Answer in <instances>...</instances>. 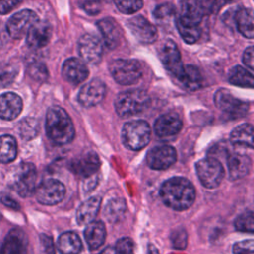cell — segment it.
<instances>
[{
	"mask_svg": "<svg viewBox=\"0 0 254 254\" xmlns=\"http://www.w3.org/2000/svg\"><path fill=\"white\" fill-rule=\"evenodd\" d=\"M215 105L230 115H243L247 112L248 103L233 96L227 89H218L214 95Z\"/></svg>",
	"mask_w": 254,
	"mask_h": 254,
	"instance_id": "cell-13",
	"label": "cell"
},
{
	"mask_svg": "<svg viewBox=\"0 0 254 254\" xmlns=\"http://www.w3.org/2000/svg\"><path fill=\"white\" fill-rule=\"evenodd\" d=\"M195 171L201 185L207 189L217 188L224 176L221 163L215 158H204L195 164Z\"/></svg>",
	"mask_w": 254,
	"mask_h": 254,
	"instance_id": "cell-6",
	"label": "cell"
},
{
	"mask_svg": "<svg viewBox=\"0 0 254 254\" xmlns=\"http://www.w3.org/2000/svg\"><path fill=\"white\" fill-rule=\"evenodd\" d=\"M17 156V142L11 135L0 136V162L10 163Z\"/></svg>",
	"mask_w": 254,
	"mask_h": 254,
	"instance_id": "cell-32",
	"label": "cell"
},
{
	"mask_svg": "<svg viewBox=\"0 0 254 254\" xmlns=\"http://www.w3.org/2000/svg\"><path fill=\"white\" fill-rule=\"evenodd\" d=\"M88 68L85 63L76 58L67 59L62 67V74L64 78L71 84H79L83 82L88 76Z\"/></svg>",
	"mask_w": 254,
	"mask_h": 254,
	"instance_id": "cell-17",
	"label": "cell"
},
{
	"mask_svg": "<svg viewBox=\"0 0 254 254\" xmlns=\"http://www.w3.org/2000/svg\"><path fill=\"white\" fill-rule=\"evenodd\" d=\"M159 57L164 66L178 78L184 68V64L176 43L172 40H166L160 47Z\"/></svg>",
	"mask_w": 254,
	"mask_h": 254,
	"instance_id": "cell-10",
	"label": "cell"
},
{
	"mask_svg": "<svg viewBox=\"0 0 254 254\" xmlns=\"http://www.w3.org/2000/svg\"><path fill=\"white\" fill-rule=\"evenodd\" d=\"M228 80L234 85L247 88H252L254 83L252 72L240 65H235L230 69L228 73Z\"/></svg>",
	"mask_w": 254,
	"mask_h": 254,
	"instance_id": "cell-31",
	"label": "cell"
},
{
	"mask_svg": "<svg viewBox=\"0 0 254 254\" xmlns=\"http://www.w3.org/2000/svg\"><path fill=\"white\" fill-rule=\"evenodd\" d=\"M19 133L26 140L34 138L38 133V124L36 120L31 118L24 119L19 125Z\"/></svg>",
	"mask_w": 254,
	"mask_h": 254,
	"instance_id": "cell-37",
	"label": "cell"
},
{
	"mask_svg": "<svg viewBox=\"0 0 254 254\" xmlns=\"http://www.w3.org/2000/svg\"><path fill=\"white\" fill-rule=\"evenodd\" d=\"M242 61L248 68H250V69L254 68V49L252 46H250L249 48H247L245 50V52L243 54Z\"/></svg>",
	"mask_w": 254,
	"mask_h": 254,
	"instance_id": "cell-45",
	"label": "cell"
},
{
	"mask_svg": "<svg viewBox=\"0 0 254 254\" xmlns=\"http://www.w3.org/2000/svg\"><path fill=\"white\" fill-rule=\"evenodd\" d=\"M105 84L98 78L91 79L79 90L78 102L84 107L94 106L102 101L105 95Z\"/></svg>",
	"mask_w": 254,
	"mask_h": 254,
	"instance_id": "cell-14",
	"label": "cell"
},
{
	"mask_svg": "<svg viewBox=\"0 0 254 254\" xmlns=\"http://www.w3.org/2000/svg\"><path fill=\"white\" fill-rule=\"evenodd\" d=\"M115 254H134V243L132 239L123 237L116 242L114 247Z\"/></svg>",
	"mask_w": 254,
	"mask_h": 254,
	"instance_id": "cell-39",
	"label": "cell"
},
{
	"mask_svg": "<svg viewBox=\"0 0 254 254\" xmlns=\"http://www.w3.org/2000/svg\"><path fill=\"white\" fill-rule=\"evenodd\" d=\"M234 254H254V241L252 239L237 242L233 246Z\"/></svg>",
	"mask_w": 254,
	"mask_h": 254,
	"instance_id": "cell-42",
	"label": "cell"
},
{
	"mask_svg": "<svg viewBox=\"0 0 254 254\" xmlns=\"http://www.w3.org/2000/svg\"><path fill=\"white\" fill-rule=\"evenodd\" d=\"M163 202L178 211L190 208L195 199L193 185L186 178L174 177L163 183L160 189Z\"/></svg>",
	"mask_w": 254,
	"mask_h": 254,
	"instance_id": "cell-1",
	"label": "cell"
},
{
	"mask_svg": "<svg viewBox=\"0 0 254 254\" xmlns=\"http://www.w3.org/2000/svg\"><path fill=\"white\" fill-rule=\"evenodd\" d=\"M37 200L46 205H54L61 202L65 194V188L63 183L56 179L43 181L35 190Z\"/></svg>",
	"mask_w": 254,
	"mask_h": 254,
	"instance_id": "cell-8",
	"label": "cell"
},
{
	"mask_svg": "<svg viewBox=\"0 0 254 254\" xmlns=\"http://www.w3.org/2000/svg\"><path fill=\"white\" fill-rule=\"evenodd\" d=\"M229 179L239 180L248 175L251 169V160L247 155L233 153L227 157Z\"/></svg>",
	"mask_w": 254,
	"mask_h": 254,
	"instance_id": "cell-23",
	"label": "cell"
},
{
	"mask_svg": "<svg viewBox=\"0 0 254 254\" xmlns=\"http://www.w3.org/2000/svg\"><path fill=\"white\" fill-rule=\"evenodd\" d=\"M151 138V128L146 121L133 120L127 122L122 129V141L124 145L133 151L146 147Z\"/></svg>",
	"mask_w": 254,
	"mask_h": 254,
	"instance_id": "cell-4",
	"label": "cell"
},
{
	"mask_svg": "<svg viewBox=\"0 0 254 254\" xmlns=\"http://www.w3.org/2000/svg\"><path fill=\"white\" fill-rule=\"evenodd\" d=\"M102 1L104 0H79V5L87 14L95 15L101 10Z\"/></svg>",
	"mask_w": 254,
	"mask_h": 254,
	"instance_id": "cell-41",
	"label": "cell"
},
{
	"mask_svg": "<svg viewBox=\"0 0 254 254\" xmlns=\"http://www.w3.org/2000/svg\"><path fill=\"white\" fill-rule=\"evenodd\" d=\"M0 254H28V238L21 229H12L5 237Z\"/></svg>",
	"mask_w": 254,
	"mask_h": 254,
	"instance_id": "cell-18",
	"label": "cell"
},
{
	"mask_svg": "<svg viewBox=\"0 0 254 254\" xmlns=\"http://www.w3.org/2000/svg\"><path fill=\"white\" fill-rule=\"evenodd\" d=\"M176 25L181 37L184 39L186 43L193 44L198 40L200 36V29L198 25H191L186 23L182 21L180 18L177 20Z\"/></svg>",
	"mask_w": 254,
	"mask_h": 254,
	"instance_id": "cell-34",
	"label": "cell"
},
{
	"mask_svg": "<svg viewBox=\"0 0 254 254\" xmlns=\"http://www.w3.org/2000/svg\"><path fill=\"white\" fill-rule=\"evenodd\" d=\"M99 254H115L113 247H107L103 251H101Z\"/></svg>",
	"mask_w": 254,
	"mask_h": 254,
	"instance_id": "cell-48",
	"label": "cell"
},
{
	"mask_svg": "<svg viewBox=\"0 0 254 254\" xmlns=\"http://www.w3.org/2000/svg\"><path fill=\"white\" fill-rule=\"evenodd\" d=\"M182 127L183 122L179 115L175 113H167L160 116L154 124L155 133L161 138L171 137L178 134Z\"/></svg>",
	"mask_w": 254,
	"mask_h": 254,
	"instance_id": "cell-20",
	"label": "cell"
},
{
	"mask_svg": "<svg viewBox=\"0 0 254 254\" xmlns=\"http://www.w3.org/2000/svg\"><path fill=\"white\" fill-rule=\"evenodd\" d=\"M234 226L239 231L252 233L254 231V217L252 211H246L240 214L235 219Z\"/></svg>",
	"mask_w": 254,
	"mask_h": 254,
	"instance_id": "cell-35",
	"label": "cell"
},
{
	"mask_svg": "<svg viewBox=\"0 0 254 254\" xmlns=\"http://www.w3.org/2000/svg\"><path fill=\"white\" fill-rule=\"evenodd\" d=\"M98 30L102 36L103 43L108 49H114L119 45L121 38V30L116 21L106 17L97 22Z\"/></svg>",
	"mask_w": 254,
	"mask_h": 254,
	"instance_id": "cell-21",
	"label": "cell"
},
{
	"mask_svg": "<svg viewBox=\"0 0 254 254\" xmlns=\"http://www.w3.org/2000/svg\"><path fill=\"white\" fill-rule=\"evenodd\" d=\"M0 247H1V245H0Z\"/></svg>",
	"mask_w": 254,
	"mask_h": 254,
	"instance_id": "cell-50",
	"label": "cell"
},
{
	"mask_svg": "<svg viewBox=\"0 0 254 254\" xmlns=\"http://www.w3.org/2000/svg\"><path fill=\"white\" fill-rule=\"evenodd\" d=\"M151 103L148 93L141 89H131L119 93L114 101L116 113L121 117H129L146 110Z\"/></svg>",
	"mask_w": 254,
	"mask_h": 254,
	"instance_id": "cell-3",
	"label": "cell"
},
{
	"mask_svg": "<svg viewBox=\"0 0 254 254\" xmlns=\"http://www.w3.org/2000/svg\"><path fill=\"white\" fill-rule=\"evenodd\" d=\"M106 237L105 225L101 221H91L89 222L84 230V238L91 250L100 247Z\"/></svg>",
	"mask_w": 254,
	"mask_h": 254,
	"instance_id": "cell-26",
	"label": "cell"
},
{
	"mask_svg": "<svg viewBox=\"0 0 254 254\" xmlns=\"http://www.w3.org/2000/svg\"><path fill=\"white\" fill-rule=\"evenodd\" d=\"M116 8L124 14H133L143 7L142 0H113Z\"/></svg>",
	"mask_w": 254,
	"mask_h": 254,
	"instance_id": "cell-36",
	"label": "cell"
},
{
	"mask_svg": "<svg viewBox=\"0 0 254 254\" xmlns=\"http://www.w3.org/2000/svg\"><path fill=\"white\" fill-rule=\"evenodd\" d=\"M176 160V150L169 145L154 147L147 155V164L154 170H166L171 167Z\"/></svg>",
	"mask_w": 254,
	"mask_h": 254,
	"instance_id": "cell-12",
	"label": "cell"
},
{
	"mask_svg": "<svg viewBox=\"0 0 254 254\" xmlns=\"http://www.w3.org/2000/svg\"><path fill=\"white\" fill-rule=\"evenodd\" d=\"M175 7L170 3H164L154 10V17L159 22H168L175 16Z\"/></svg>",
	"mask_w": 254,
	"mask_h": 254,
	"instance_id": "cell-38",
	"label": "cell"
},
{
	"mask_svg": "<svg viewBox=\"0 0 254 254\" xmlns=\"http://www.w3.org/2000/svg\"><path fill=\"white\" fill-rule=\"evenodd\" d=\"M127 26L132 35L143 44H151L156 41L157 29L143 16H135L127 22Z\"/></svg>",
	"mask_w": 254,
	"mask_h": 254,
	"instance_id": "cell-15",
	"label": "cell"
},
{
	"mask_svg": "<svg viewBox=\"0 0 254 254\" xmlns=\"http://www.w3.org/2000/svg\"><path fill=\"white\" fill-rule=\"evenodd\" d=\"M57 246L61 254H79L82 243L76 233L66 231L59 237Z\"/></svg>",
	"mask_w": 254,
	"mask_h": 254,
	"instance_id": "cell-27",
	"label": "cell"
},
{
	"mask_svg": "<svg viewBox=\"0 0 254 254\" xmlns=\"http://www.w3.org/2000/svg\"><path fill=\"white\" fill-rule=\"evenodd\" d=\"M48 137L58 145H65L74 138V126L67 112L59 106L51 107L46 116Z\"/></svg>",
	"mask_w": 254,
	"mask_h": 254,
	"instance_id": "cell-2",
	"label": "cell"
},
{
	"mask_svg": "<svg viewBox=\"0 0 254 254\" xmlns=\"http://www.w3.org/2000/svg\"><path fill=\"white\" fill-rule=\"evenodd\" d=\"M36 180L37 171L35 166L31 163H22L14 174L12 186L19 195L27 197L35 192Z\"/></svg>",
	"mask_w": 254,
	"mask_h": 254,
	"instance_id": "cell-7",
	"label": "cell"
},
{
	"mask_svg": "<svg viewBox=\"0 0 254 254\" xmlns=\"http://www.w3.org/2000/svg\"><path fill=\"white\" fill-rule=\"evenodd\" d=\"M1 201L2 203H4L6 206H9V207H12L14 209H19V204L13 200L11 197L7 196V195H4L1 197Z\"/></svg>",
	"mask_w": 254,
	"mask_h": 254,
	"instance_id": "cell-46",
	"label": "cell"
},
{
	"mask_svg": "<svg viewBox=\"0 0 254 254\" xmlns=\"http://www.w3.org/2000/svg\"><path fill=\"white\" fill-rule=\"evenodd\" d=\"M126 210V202L123 198H112L104 206V216L109 222L118 221Z\"/></svg>",
	"mask_w": 254,
	"mask_h": 254,
	"instance_id": "cell-33",
	"label": "cell"
},
{
	"mask_svg": "<svg viewBox=\"0 0 254 254\" xmlns=\"http://www.w3.org/2000/svg\"><path fill=\"white\" fill-rule=\"evenodd\" d=\"M78 54L84 63L91 64H97L103 54L100 40L93 35H83L78 40Z\"/></svg>",
	"mask_w": 254,
	"mask_h": 254,
	"instance_id": "cell-11",
	"label": "cell"
},
{
	"mask_svg": "<svg viewBox=\"0 0 254 254\" xmlns=\"http://www.w3.org/2000/svg\"><path fill=\"white\" fill-rule=\"evenodd\" d=\"M23 102L21 97L13 92L0 95V118L4 120L15 119L22 111Z\"/></svg>",
	"mask_w": 254,
	"mask_h": 254,
	"instance_id": "cell-22",
	"label": "cell"
},
{
	"mask_svg": "<svg viewBox=\"0 0 254 254\" xmlns=\"http://www.w3.org/2000/svg\"><path fill=\"white\" fill-rule=\"evenodd\" d=\"M0 218H1V216H0Z\"/></svg>",
	"mask_w": 254,
	"mask_h": 254,
	"instance_id": "cell-49",
	"label": "cell"
},
{
	"mask_svg": "<svg viewBox=\"0 0 254 254\" xmlns=\"http://www.w3.org/2000/svg\"><path fill=\"white\" fill-rule=\"evenodd\" d=\"M204 13L198 0H182L180 19L191 25H198Z\"/></svg>",
	"mask_w": 254,
	"mask_h": 254,
	"instance_id": "cell-25",
	"label": "cell"
},
{
	"mask_svg": "<svg viewBox=\"0 0 254 254\" xmlns=\"http://www.w3.org/2000/svg\"><path fill=\"white\" fill-rule=\"evenodd\" d=\"M178 79L190 90H196L202 85V75L199 69L194 65H184Z\"/></svg>",
	"mask_w": 254,
	"mask_h": 254,
	"instance_id": "cell-29",
	"label": "cell"
},
{
	"mask_svg": "<svg viewBox=\"0 0 254 254\" xmlns=\"http://www.w3.org/2000/svg\"><path fill=\"white\" fill-rule=\"evenodd\" d=\"M100 166V160L96 153L89 151L82 154L70 162V170L81 177L89 178L93 176Z\"/></svg>",
	"mask_w": 254,
	"mask_h": 254,
	"instance_id": "cell-16",
	"label": "cell"
},
{
	"mask_svg": "<svg viewBox=\"0 0 254 254\" xmlns=\"http://www.w3.org/2000/svg\"><path fill=\"white\" fill-rule=\"evenodd\" d=\"M147 254H159V251L157 250V248L154 245H149Z\"/></svg>",
	"mask_w": 254,
	"mask_h": 254,
	"instance_id": "cell-47",
	"label": "cell"
},
{
	"mask_svg": "<svg viewBox=\"0 0 254 254\" xmlns=\"http://www.w3.org/2000/svg\"><path fill=\"white\" fill-rule=\"evenodd\" d=\"M230 142L233 145L253 148V126L249 123H244L233 129L230 134Z\"/></svg>",
	"mask_w": 254,
	"mask_h": 254,
	"instance_id": "cell-30",
	"label": "cell"
},
{
	"mask_svg": "<svg viewBox=\"0 0 254 254\" xmlns=\"http://www.w3.org/2000/svg\"><path fill=\"white\" fill-rule=\"evenodd\" d=\"M40 241H41V245H42L43 254H55L56 253L54 241L51 236H49L47 234H41Z\"/></svg>",
	"mask_w": 254,
	"mask_h": 254,
	"instance_id": "cell-43",
	"label": "cell"
},
{
	"mask_svg": "<svg viewBox=\"0 0 254 254\" xmlns=\"http://www.w3.org/2000/svg\"><path fill=\"white\" fill-rule=\"evenodd\" d=\"M39 21L38 15L29 9L21 10L14 14L7 22L6 28L10 37L20 39L27 35L31 27Z\"/></svg>",
	"mask_w": 254,
	"mask_h": 254,
	"instance_id": "cell-9",
	"label": "cell"
},
{
	"mask_svg": "<svg viewBox=\"0 0 254 254\" xmlns=\"http://www.w3.org/2000/svg\"><path fill=\"white\" fill-rule=\"evenodd\" d=\"M29 73L34 79L39 80V81L45 80L48 76V70H47L45 64H43L41 63L32 64L29 66Z\"/></svg>",
	"mask_w": 254,
	"mask_h": 254,
	"instance_id": "cell-40",
	"label": "cell"
},
{
	"mask_svg": "<svg viewBox=\"0 0 254 254\" xmlns=\"http://www.w3.org/2000/svg\"><path fill=\"white\" fill-rule=\"evenodd\" d=\"M101 205V198L99 196H93L84 200L76 211V221L79 225H87L93 221L97 215Z\"/></svg>",
	"mask_w": 254,
	"mask_h": 254,
	"instance_id": "cell-24",
	"label": "cell"
},
{
	"mask_svg": "<svg viewBox=\"0 0 254 254\" xmlns=\"http://www.w3.org/2000/svg\"><path fill=\"white\" fill-rule=\"evenodd\" d=\"M235 23L238 31L246 38L252 39L254 36V17L252 9L243 8L237 11Z\"/></svg>",
	"mask_w": 254,
	"mask_h": 254,
	"instance_id": "cell-28",
	"label": "cell"
},
{
	"mask_svg": "<svg viewBox=\"0 0 254 254\" xmlns=\"http://www.w3.org/2000/svg\"><path fill=\"white\" fill-rule=\"evenodd\" d=\"M23 0H0V14H7L15 9Z\"/></svg>",
	"mask_w": 254,
	"mask_h": 254,
	"instance_id": "cell-44",
	"label": "cell"
},
{
	"mask_svg": "<svg viewBox=\"0 0 254 254\" xmlns=\"http://www.w3.org/2000/svg\"><path fill=\"white\" fill-rule=\"evenodd\" d=\"M109 71L115 81L123 85H130L137 82L143 74L141 64L132 59L114 60L109 64Z\"/></svg>",
	"mask_w": 254,
	"mask_h": 254,
	"instance_id": "cell-5",
	"label": "cell"
},
{
	"mask_svg": "<svg viewBox=\"0 0 254 254\" xmlns=\"http://www.w3.org/2000/svg\"><path fill=\"white\" fill-rule=\"evenodd\" d=\"M51 37L52 26L46 21H38L27 33V44L32 49H40L50 42Z\"/></svg>",
	"mask_w": 254,
	"mask_h": 254,
	"instance_id": "cell-19",
	"label": "cell"
}]
</instances>
